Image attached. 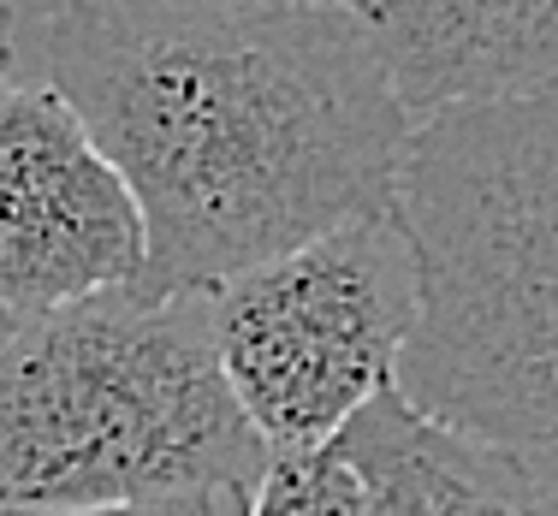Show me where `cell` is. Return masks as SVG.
Returning <instances> with one entry per match:
<instances>
[{
	"mask_svg": "<svg viewBox=\"0 0 558 516\" xmlns=\"http://www.w3.org/2000/svg\"><path fill=\"white\" fill-rule=\"evenodd\" d=\"M7 65H12V7L0 0V77H7Z\"/></svg>",
	"mask_w": 558,
	"mask_h": 516,
	"instance_id": "30bf717a",
	"label": "cell"
},
{
	"mask_svg": "<svg viewBox=\"0 0 558 516\" xmlns=\"http://www.w3.org/2000/svg\"><path fill=\"white\" fill-rule=\"evenodd\" d=\"M398 214L422 268L398 392L558 487V89L416 125Z\"/></svg>",
	"mask_w": 558,
	"mask_h": 516,
	"instance_id": "7a4b0ae2",
	"label": "cell"
},
{
	"mask_svg": "<svg viewBox=\"0 0 558 516\" xmlns=\"http://www.w3.org/2000/svg\"><path fill=\"white\" fill-rule=\"evenodd\" d=\"M43 65L137 196L155 297L398 208L416 119L363 7L60 0Z\"/></svg>",
	"mask_w": 558,
	"mask_h": 516,
	"instance_id": "6da1fadb",
	"label": "cell"
},
{
	"mask_svg": "<svg viewBox=\"0 0 558 516\" xmlns=\"http://www.w3.org/2000/svg\"><path fill=\"white\" fill-rule=\"evenodd\" d=\"M339 440L363 469L375 516H558V487L422 416L398 386L380 392Z\"/></svg>",
	"mask_w": 558,
	"mask_h": 516,
	"instance_id": "52a82bcc",
	"label": "cell"
},
{
	"mask_svg": "<svg viewBox=\"0 0 558 516\" xmlns=\"http://www.w3.org/2000/svg\"><path fill=\"white\" fill-rule=\"evenodd\" d=\"M143 261V208L77 108L0 77V321L137 285Z\"/></svg>",
	"mask_w": 558,
	"mask_h": 516,
	"instance_id": "5b68a950",
	"label": "cell"
},
{
	"mask_svg": "<svg viewBox=\"0 0 558 516\" xmlns=\"http://www.w3.org/2000/svg\"><path fill=\"white\" fill-rule=\"evenodd\" d=\"M244 516H375V505H368V481L344 452V440H327L274 452Z\"/></svg>",
	"mask_w": 558,
	"mask_h": 516,
	"instance_id": "ba28073f",
	"label": "cell"
},
{
	"mask_svg": "<svg viewBox=\"0 0 558 516\" xmlns=\"http://www.w3.org/2000/svg\"><path fill=\"white\" fill-rule=\"evenodd\" d=\"M244 7H368V0H244Z\"/></svg>",
	"mask_w": 558,
	"mask_h": 516,
	"instance_id": "8fae6325",
	"label": "cell"
},
{
	"mask_svg": "<svg viewBox=\"0 0 558 516\" xmlns=\"http://www.w3.org/2000/svg\"><path fill=\"white\" fill-rule=\"evenodd\" d=\"M422 321V268L404 214L351 220L215 285V339L268 452L327 445L398 386Z\"/></svg>",
	"mask_w": 558,
	"mask_h": 516,
	"instance_id": "277c9868",
	"label": "cell"
},
{
	"mask_svg": "<svg viewBox=\"0 0 558 516\" xmlns=\"http://www.w3.org/2000/svg\"><path fill=\"white\" fill-rule=\"evenodd\" d=\"M244 493H179L143 505H96V511H0V516H244Z\"/></svg>",
	"mask_w": 558,
	"mask_h": 516,
	"instance_id": "9c48e42d",
	"label": "cell"
},
{
	"mask_svg": "<svg viewBox=\"0 0 558 516\" xmlns=\"http://www.w3.org/2000/svg\"><path fill=\"white\" fill-rule=\"evenodd\" d=\"M268 440L215 339V291H96L0 333V511L256 493Z\"/></svg>",
	"mask_w": 558,
	"mask_h": 516,
	"instance_id": "3957f363",
	"label": "cell"
},
{
	"mask_svg": "<svg viewBox=\"0 0 558 516\" xmlns=\"http://www.w3.org/2000/svg\"><path fill=\"white\" fill-rule=\"evenodd\" d=\"M363 19L416 125L558 89V0H368Z\"/></svg>",
	"mask_w": 558,
	"mask_h": 516,
	"instance_id": "8992f818",
	"label": "cell"
}]
</instances>
